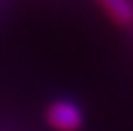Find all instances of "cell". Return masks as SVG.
<instances>
[{
	"label": "cell",
	"instance_id": "1",
	"mask_svg": "<svg viewBox=\"0 0 133 131\" xmlns=\"http://www.w3.org/2000/svg\"><path fill=\"white\" fill-rule=\"evenodd\" d=\"M45 120L54 131H79L84 127V110L73 99H56L47 105Z\"/></svg>",
	"mask_w": 133,
	"mask_h": 131
},
{
	"label": "cell",
	"instance_id": "2",
	"mask_svg": "<svg viewBox=\"0 0 133 131\" xmlns=\"http://www.w3.org/2000/svg\"><path fill=\"white\" fill-rule=\"evenodd\" d=\"M97 2L120 26H129L133 22V2L131 0H97Z\"/></svg>",
	"mask_w": 133,
	"mask_h": 131
}]
</instances>
